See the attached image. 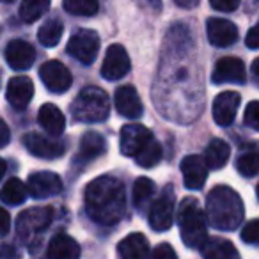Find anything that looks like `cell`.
<instances>
[{"label": "cell", "mask_w": 259, "mask_h": 259, "mask_svg": "<svg viewBox=\"0 0 259 259\" xmlns=\"http://www.w3.org/2000/svg\"><path fill=\"white\" fill-rule=\"evenodd\" d=\"M87 215L100 226H114L126 213L124 185L114 176H100L85 188Z\"/></svg>", "instance_id": "1"}, {"label": "cell", "mask_w": 259, "mask_h": 259, "mask_svg": "<svg viewBox=\"0 0 259 259\" xmlns=\"http://www.w3.org/2000/svg\"><path fill=\"white\" fill-rule=\"evenodd\" d=\"M206 217L209 224L219 231H234L245 217L243 201L233 188L220 185L208 194Z\"/></svg>", "instance_id": "2"}, {"label": "cell", "mask_w": 259, "mask_h": 259, "mask_svg": "<svg viewBox=\"0 0 259 259\" xmlns=\"http://www.w3.org/2000/svg\"><path fill=\"white\" fill-rule=\"evenodd\" d=\"M178 226H180L181 240L188 248H199L208 238L204 211L194 197L183 199L178 208Z\"/></svg>", "instance_id": "3"}, {"label": "cell", "mask_w": 259, "mask_h": 259, "mask_svg": "<svg viewBox=\"0 0 259 259\" xmlns=\"http://www.w3.org/2000/svg\"><path fill=\"white\" fill-rule=\"evenodd\" d=\"M71 114L78 122H101L110 114V103L108 96L100 87H85L80 91L71 105Z\"/></svg>", "instance_id": "4"}, {"label": "cell", "mask_w": 259, "mask_h": 259, "mask_svg": "<svg viewBox=\"0 0 259 259\" xmlns=\"http://www.w3.org/2000/svg\"><path fill=\"white\" fill-rule=\"evenodd\" d=\"M54 220V209L50 206H37L22 211L16 219V231L22 241H30L41 234Z\"/></svg>", "instance_id": "5"}, {"label": "cell", "mask_w": 259, "mask_h": 259, "mask_svg": "<svg viewBox=\"0 0 259 259\" xmlns=\"http://www.w3.org/2000/svg\"><path fill=\"white\" fill-rule=\"evenodd\" d=\"M66 50L73 59L89 66L96 61L98 52H100V36L94 30L82 29L69 37Z\"/></svg>", "instance_id": "6"}, {"label": "cell", "mask_w": 259, "mask_h": 259, "mask_svg": "<svg viewBox=\"0 0 259 259\" xmlns=\"http://www.w3.org/2000/svg\"><path fill=\"white\" fill-rule=\"evenodd\" d=\"M174 194L172 187H167L149 208V226L156 233L169 231L174 224Z\"/></svg>", "instance_id": "7"}, {"label": "cell", "mask_w": 259, "mask_h": 259, "mask_svg": "<svg viewBox=\"0 0 259 259\" xmlns=\"http://www.w3.org/2000/svg\"><path fill=\"white\" fill-rule=\"evenodd\" d=\"M155 139V135L149 132L146 126L142 124H124L121 128V141H119V146H121V153L124 156H135L149 144V142Z\"/></svg>", "instance_id": "8"}, {"label": "cell", "mask_w": 259, "mask_h": 259, "mask_svg": "<svg viewBox=\"0 0 259 259\" xmlns=\"http://www.w3.org/2000/svg\"><path fill=\"white\" fill-rule=\"evenodd\" d=\"M132 69V62H130L128 52L121 47V45H112L108 47L107 54H105V61L101 64V76L110 82L124 78Z\"/></svg>", "instance_id": "9"}, {"label": "cell", "mask_w": 259, "mask_h": 259, "mask_svg": "<svg viewBox=\"0 0 259 259\" xmlns=\"http://www.w3.org/2000/svg\"><path fill=\"white\" fill-rule=\"evenodd\" d=\"M39 76L50 93L62 94L71 87L73 76L69 69L59 61H47L39 68Z\"/></svg>", "instance_id": "10"}, {"label": "cell", "mask_w": 259, "mask_h": 259, "mask_svg": "<svg viewBox=\"0 0 259 259\" xmlns=\"http://www.w3.org/2000/svg\"><path fill=\"white\" fill-rule=\"evenodd\" d=\"M213 83H238L243 85L247 82V69L238 57H222L213 68Z\"/></svg>", "instance_id": "11"}, {"label": "cell", "mask_w": 259, "mask_h": 259, "mask_svg": "<svg viewBox=\"0 0 259 259\" xmlns=\"http://www.w3.org/2000/svg\"><path fill=\"white\" fill-rule=\"evenodd\" d=\"M27 190L34 199H48L54 195L61 194L62 190V181L55 172L50 170H41V172H34L27 181Z\"/></svg>", "instance_id": "12"}, {"label": "cell", "mask_w": 259, "mask_h": 259, "mask_svg": "<svg viewBox=\"0 0 259 259\" xmlns=\"http://www.w3.org/2000/svg\"><path fill=\"white\" fill-rule=\"evenodd\" d=\"M241 96L234 91H224L213 101V119L219 126H231L238 114Z\"/></svg>", "instance_id": "13"}, {"label": "cell", "mask_w": 259, "mask_h": 259, "mask_svg": "<svg viewBox=\"0 0 259 259\" xmlns=\"http://www.w3.org/2000/svg\"><path fill=\"white\" fill-rule=\"evenodd\" d=\"M208 39L213 47L227 48L238 41V27L226 18H209L206 23Z\"/></svg>", "instance_id": "14"}, {"label": "cell", "mask_w": 259, "mask_h": 259, "mask_svg": "<svg viewBox=\"0 0 259 259\" xmlns=\"http://www.w3.org/2000/svg\"><path fill=\"white\" fill-rule=\"evenodd\" d=\"M181 174H183V183L188 190H201L208 180V165L204 158L199 155L185 156L181 162Z\"/></svg>", "instance_id": "15"}, {"label": "cell", "mask_w": 259, "mask_h": 259, "mask_svg": "<svg viewBox=\"0 0 259 259\" xmlns=\"http://www.w3.org/2000/svg\"><path fill=\"white\" fill-rule=\"evenodd\" d=\"M23 144H25L27 151L30 155L37 156V158H47V160H54L59 156L64 155L66 148L62 142L52 141V139L45 137L39 134H27L23 137Z\"/></svg>", "instance_id": "16"}, {"label": "cell", "mask_w": 259, "mask_h": 259, "mask_svg": "<svg viewBox=\"0 0 259 259\" xmlns=\"http://www.w3.org/2000/svg\"><path fill=\"white\" fill-rule=\"evenodd\" d=\"M34 96V83L29 76H15L9 80L8 89H6V98L16 110H25Z\"/></svg>", "instance_id": "17"}, {"label": "cell", "mask_w": 259, "mask_h": 259, "mask_svg": "<svg viewBox=\"0 0 259 259\" xmlns=\"http://www.w3.org/2000/svg\"><path fill=\"white\" fill-rule=\"evenodd\" d=\"M115 110L122 115V117L128 119H137L142 115L144 107H142V101L139 93L135 91L134 85H121L115 91L114 96Z\"/></svg>", "instance_id": "18"}, {"label": "cell", "mask_w": 259, "mask_h": 259, "mask_svg": "<svg viewBox=\"0 0 259 259\" xmlns=\"http://www.w3.org/2000/svg\"><path fill=\"white\" fill-rule=\"evenodd\" d=\"M6 61L16 71H25L36 61V50L30 43L23 39H13L6 47Z\"/></svg>", "instance_id": "19"}, {"label": "cell", "mask_w": 259, "mask_h": 259, "mask_svg": "<svg viewBox=\"0 0 259 259\" xmlns=\"http://www.w3.org/2000/svg\"><path fill=\"white\" fill-rule=\"evenodd\" d=\"M37 119H39L41 128L47 132L52 137H59L62 135L66 128V117L61 112V108L55 107L54 103H45L43 107L39 108V114H37Z\"/></svg>", "instance_id": "20"}, {"label": "cell", "mask_w": 259, "mask_h": 259, "mask_svg": "<svg viewBox=\"0 0 259 259\" xmlns=\"http://www.w3.org/2000/svg\"><path fill=\"white\" fill-rule=\"evenodd\" d=\"M117 254L122 259H146L151 254V250H149V243L144 234L134 233L119 241Z\"/></svg>", "instance_id": "21"}, {"label": "cell", "mask_w": 259, "mask_h": 259, "mask_svg": "<svg viewBox=\"0 0 259 259\" xmlns=\"http://www.w3.org/2000/svg\"><path fill=\"white\" fill-rule=\"evenodd\" d=\"M47 255L52 259H76L80 255V245L68 234H55L48 243Z\"/></svg>", "instance_id": "22"}, {"label": "cell", "mask_w": 259, "mask_h": 259, "mask_svg": "<svg viewBox=\"0 0 259 259\" xmlns=\"http://www.w3.org/2000/svg\"><path fill=\"white\" fill-rule=\"evenodd\" d=\"M199 250L206 259H233L240 255L229 240L219 236L206 238L204 243L199 247Z\"/></svg>", "instance_id": "23"}, {"label": "cell", "mask_w": 259, "mask_h": 259, "mask_svg": "<svg viewBox=\"0 0 259 259\" xmlns=\"http://www.w3.org/2000/svg\"><path fill=\"white\" fill-rule=\"evenodd\" d=\"M229 156H231V148L226 141L222 139H213L211 142L208 144L204 151V162L208 165V169H222L227 162H229Z\"/></svg>", "instance_id": "24"}, {"label": "cell", "mask_w": 259, "mask_h": 259, "mask_svg": "<svg viewBox=\"0 0 259 259\" xmlns=\"http://www.w3.org/2000/svg\"><path fill=\"white\" fill-rule=\"evenodd\" d=\"M105 151V139L96 132H87L80 141V151L76 158L82 162H91L96 156L103 155Z\"/></svg>", "instance_id": "25"}, {"label": "cell", "mask_w": 259, "mask_h": 259, "mask_svg": "<svg viewBox=\"0 0 259 259\" xmlns=\"http://www.w3.org/2000/svg\"><path fill=\"white\" fill-rule=\"evenodd\" d=\"M27 194H29L27 185L18 178H11L0 188V201L9 206H18L27 199Z\"/></svg>", "instance_id": "26"}, {"label": "cell", "mask_w": 259, "mask_h": 259, "mask_svg": "<svg viewBox=\"0 0 259 259\" xmlns=\"http://www.w3.org/2000/svg\"><path fill=\"white\" fill-rule=\"evenodd\" d=\"M155 192H156L155 181L149 180V178H139L134 183V192H132L135 208H137L139 211H144L146 206L155 197Z\"/></svg>", "instance_id": "27"}, {"label": "cell", "mask_w": 259, "mask_h": 259, "mask_svg": "<svg viewBox=\"0 0 259 259\" xmlns=\"http://www.w3.org/2000/svg\"><path fill=\"white\" fill-rule=\"evenodd\" d=\"M62 32H64V25L59 18H50L39 27L37 30V39L43 47L47 48H54L59 45L62 37Z\"/></svg>", "instance_id": "28"}, {"label": "cell", "mask_w": 259, "mask_h": 259, "mask_svg": "<svg viewBox=\"0 0 259 259\" xmlns=\"http://www.w3.org/2000/svg\"><path fill=\"white\" fill-rule=\"evenodd\" d=\"M50 9V0H22L20 4V18L25 23H34L45 16Z\"/></svg>", "instance_id": "29"}, {"label": "cell", "mask_w": 259, "mask_h": 259, "mask_svg": "<svg viewBox=\"0 0 259 259\" xmlns=\"http://www.w3.org/2000/svg\"><path fill=\"white\" fill-rule=\"evenodd\" d=\"M236 170L245 178H254L259 174V149L252 148L243 151L236 160Z\"/></svg>", "instance_id": "30"}, {"label": "cell", "mask_w": 259, "mask_h": 259, "mask_svg": "<svg viewBox=\"0 0 259 259\" xmlns=\"http://www.w3.org/2000/svg\"><path fill=\"white\" fill-rule=\"evenodd\" d=\"M160 160H162V146H160V142L156 141V139H153V141L149 142V144L146 146V148L142 149L137 156H135L137 165L144 167V169H151V167H155Z\"/></svg>", "instance_id": "31"}, {"label": "cell", "mask_w": 259, "mask_h": 259, "mask_svg": "<svg viewBox=\"0 0 259 259\" xmlns=\"http://www.w3.org/2000/svg\"><path fill=\"white\" fill-rule=\"evenodd\" d=\"M62 6L69 15L75 16H94L98 13V0H62Z\"/></svg>", "instance_id": "32"}, {"label": "cell", "mask_w": 259, "mask_h": 259, "mask_svg": "<svg viewBox=\"0 0 259 259\" xmlns=\"http://www.w3.org/2000/svg\"><path fill=\"white\" fill-rule=\"evenodd\" d=\"M241 240L248 245H259V220H250L241 229Z\"/></svg>", "instance_id": "33"}, {"label": "cell", "mask_w": 259, "mask_h": 259, "mask_svg": "<svg viewBox=\"0 0 259 259\" xmlns=\"http://www.w3.org/2000/svg\"><path fill=\"white\" fill-rule=\"evenodd\" d=\"M243 121L248 128L257 130L259 132V100H254L247 105L245 114H243Z\"/></svg>", "instance_id": "34"}, {"label": "cell", "mask_w": 259, "mask_h": 259, "mask_svg": "<svg viewBox=\"0 0 259 259\" xmlns=\"http://www.w3.org/2000/svg\"><path fill=\"white\" fill-rule=\"evenodd\" d=\"M209 4L220 13H233L240 6V0H209Z\"/></svg>", "instance_id": "35"}, {"label": "cell", "mask_w": 259, "mask_h": 259, "mask_svg": "<svg viewBox=\"0 0 259 259\" xmlns=\"http://www.w3.org/2000/svg\"><path fill=\"white\" fill-rule=\"evenodd\" d=\"M149 255H153L155 259H174L176 257V250H174L169 243H162V245H158Z\"/></svg>", "instance_id": "36"}, {"label": "cell", "mask_w": 259, "mask_h": 259, "mask_svg": "<svg viewBox=\"0 0 259 259\" xmlns=\"http://www.w3.org/2000/svg\"><path fill=\"white\" fill-rule=\"evenodd\" d=\"M245 45H247L250 50H259V22L252 27L247 32V37H245Z\"/></svg>", "instance_id": "37"}, {"label": "cell", "mask_w": 259, "mask_h": 259, "mask_svg": "<svg viewBox=\"0 0 259 259\" xmlns=\"http://www.w3.org/2000/svg\"><path fill=\"white\" fill-rule=\"evenodd\" d=\"M9 231H11V215L4 208H0V236H6Z\"/></svg>", "instance_id": "38"}, {"label": "cell", "mask_w": 259, "mask_h": 259, "mask_svg": "<svg viewBox=\"0 0 259 259\" xmlns=\"http://www.w3.org/2000/svg\"><path fill=\"white\" fill-rule=\"evenodd\" d=\"M11 141V134H9V126L0 119V148H6Z\"/></svg>", "instance_id": "39"}, {"label": "cell", "mask_w": 259, "mask_h": 259, "mask_svg": "<svg viewBox=\"0 0 259 259\" xmlns=\"http://www.w3.org/2000/svg\"><path fill=\"white\" fill-rule=\"evenodd\" d=\"M174 2H176L181 9H194V8H197L201 0H174Z\"/></svg>", "instance_id": "40"}, {"label": "cell", "mask_w": 259, "mask_h": 259, "mask_svg": "<svg viewBox=\"0 0 259 259\" xmlns=\"http://www.w3.org/2000/svg\"><path fill=\"white\" fill-rule=\"evenodd\" d=\"M250 71H252V80H254V83L259 87V57L255 59L254 62H252V68H250Z\"/></svg>", "instance_id": "41"}, {"label": "cell", "mask_w": 259, "mask_h": 259, "mask_svg": "<svg viewBox=\"0 0 259 259\" xmlns=\"http://www.w3.org/2000/svg\"><path fill=\"white\" fill-rule=\"evenodd\" d=\"M6 169H8V165H6V162H4V160L0 158V180H2V178H4Z\"/></svg>", "instance_id": "42"}, {"label": "cell", "mask_w": 259, "mask_h": 259, "mask_svg": "<svg viewBox=\"0 0 259 259\" xmlns=\"http://www.w3.org/2000/svg\"><path fill=\"white\" fill-rule=\"evenodd\" d=\"M0 2H8V4H11V2H15V0H0Z\"/></svg>", "instance_id": "43"}, {"label": "cell", "mask_w": 259, "mask_h": 259, "mask_svg": "<svg viewBox=\"0 0 259 259\" xmlns=\"http://www.w3.org/2000/svg\"><path fill=\"white\" fill-rule=\"evenodd\" d=\"M257 197H259V185H257Z\"/></svg>", "instance_id": "44"}]
</instances>
